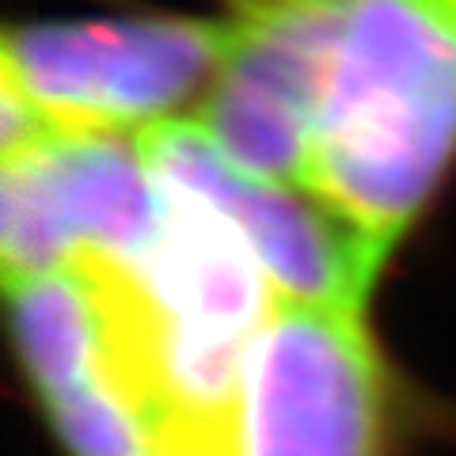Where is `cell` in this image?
Instances as JSON below:
<instances>
[{"label": "cell", "instance_id": "cell-2", "mask_svg": "<svg viewBox=\"0 0 456 456\" xmlns=\"http://www.w3.org/2000/svg\"><path fill=\"white\" fill-rule=\"evenodd\" d=\"M224 61L221 16H118L8 27L4 145L23 137H141L206 95Z\"/></svg>", "mask_w": 456, "mask_h": 456}, {"label": "cell", "instance_id": "cell-7", "mask_svg": "<svg viewBox=\"0 0 456 456\" xmlns=\"http://www.w3.org/2000/svg\"><path fill=\"white\" fill-rule=\"evenodd\" d=\"M419 4H422V8H430L441 23H449L452 31H456V0H419Z\"/></svg>", "mask_w": 456, "mask_h": 456}, {"label": "cell", "instance_id": "cell-5", "mask_svg": "<svg viewBox=\"0 0 456 456\" xmlns=\"http://www.w3.org/2000/svg\"><path fill=\"white\" fill-rule=\"evenodd\" d=\"M342 0H224V61L191 114L228 160L293 183Z\"/></svg>", "mask_w": 456, "mask_h": 456}, {"label": "cell", "instance_id": "cell-6", "mask_svg": "<svg viewBox=\"0 0 456 456\" xmlns=\"http://www.w3.org/2000/svg\"><path fill=\"white\" fill-rule=\"evenodd\" d=\"M137 141L160 179L198 194L232 221L281 301L365 305L380 266L301 187L232 164L194 118L156 126Z\"/></svg>", "mask_w": 456, "mask_h": 456}, {"label": "cell", "instance_id": "cell-1", "mask_svg": "<svg viewBox=\"0 0 456 456\" xmlns=\"http://www.w3.org/2000/svg\"><path fill=\"white\" fill-rule=\"evenodd\" d=\"M456 164V31L419 0H342L301 187L384 266Z\"/></svg>", "mask_w": 456, "mask_h": 456}, {"label": "cell", "instance_id": "cell-3", "mask_svg": "<svg viewBox=\"0 0 456 456\" xmlns=\"http://www.w3.org/2000/svg\"><path fill=\"white\" fill-rule=\"evenodd\" d=\"M384 373L362 305L278 301L240 358L224 456H380Z\"/></svg>", "mask_w": 456, "mask_h": 456}, {"label": "cell", "instance_id": "cell-4", "mask_svg": "<svg viewBox=\"0 0 456 456\" xmlns=\"http://www.w3.org/2000/svg\"><path fill=\"white\" fill-rule=\"evenodd\" d=\"M164 179L141 141L42 134L4 145V274L134 263L164 217Z\"/></svg>", "mask_w": 456, "mask_h": 456}]
</instances>
